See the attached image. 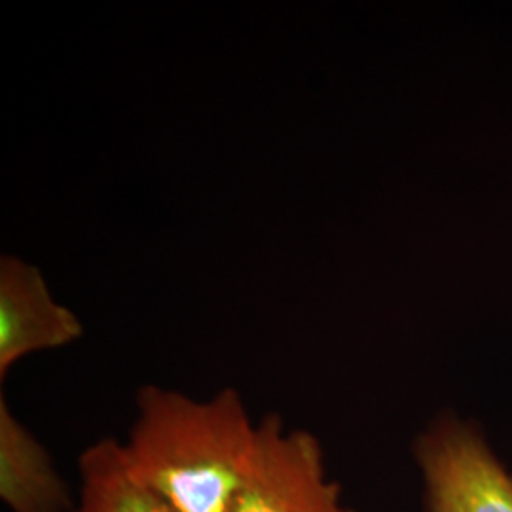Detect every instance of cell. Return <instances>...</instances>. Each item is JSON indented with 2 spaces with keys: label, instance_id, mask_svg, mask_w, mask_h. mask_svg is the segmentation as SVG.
<instances>
[{
  "label": "cell",
  "instance_id": "8992f818",
  "mask_svg": "<svg viewBox=\"0 0 512 512\" xmlns=\"http://www.w3.org/2000/svg\"><path fill=\"white\" fill-rule=\"evenodd\" d=\"M76 512H179L129 471L122 442L103 439L80 456Z\"/></svg>",
  "mask_w": 512,
  "mask_h": 512
},
{
  "label": "cell",
  "instance_id": "6da1fadb",
  "mask_svg": "<svg viewBox=\"0 0 512 512\" xmlns=\"http://www.w3.org/2000/svg\"><path fill=\"white\" fill-rule=\"evenodd\" d=\"M122 454L129 471L179 512H230L253 454L256 425L238 391L209 401L141 387Z\"/></svg>",
  "mask_w": 512,
  "mask_h": 512
},
{
  "label": "cell",
  "instance_id": "5b68a950",
  "mask_svg": "<svg viewBox=\"0 0 512 512\" xmlns=\"http://www.w3.org/2000/svg\"><path fill=\"white\" fill-rule=\"evenodd\" d=\"M0 499L10 512H76L63 476L42 442L0 399Z\"/></svg>",
  "mask_w": 512,
  "mask_h": 512
},
{
  "label": "cell",
  "instance_id": "3957f363",
  "mask_svg": "<svg viewBox=\"0 0 512 512\" xmlns=\"http://www.w3.org/2000/svg\"><path fill=\"white\" fill-rule=\"evenodd\" d=\"M230 512H353L308 431H287L277 414L256 425L255 446Z\"/></svg>",
  "mask_w": 512,
  "mask_h": 512
},
{
  "label": "cell",
  "instance_id": "277c9868",
  "mask_svg": "<svg viewBox=\"0 0 512 512\" xmlns=\"http://www.w3.org/2000/svg\"><path fill=\"white\" fill-rule=\"evenodd\" d=\"M82 334V323L55 302L38 268L18 256L0 258V378L19 359L69 346Z\"/></svg>",
  "mask_w": 512,
  "mask_h": 512
},
{
  "label": "cell",
  "instance_id": "7a4b0ae2",
  "mask_svg": "<svg viewBox=\"0 0 512 512\" xmlns=\"http://www.w3.org/2000/svg\"><path fill=\"white\" fill-rule=\"evenodd\" d=\"M427 512H512V473L473 421L446 412L414 444Z\"/></svg>",
  "mask_w": 512,
  "mask_h": 512
}]
</instances>
